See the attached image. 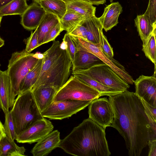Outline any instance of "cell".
<instances>
[{"label":"cell","mask_w":156,"mask_h":156,"mask_svg":"<svg viewBox=\"0 0 156 156\" xmlns=\"http://www.w3.org/2000/svg\"><path fill=\"white\" fill-rule=\"evenodd\" d=\"M92 101L73 100L53 101L41 112V114L44 117L51 119L62 120L84 109Z\"/></svg>","instance_id":"obj_8"},{"label":"cell","mask_w":156,"mask_h":156,"mask_svg":"<svg viewBox=\"0 0 156 156\" xmlns=\"http://www.w3.org/2000/svg\"><path fill=\"white\" fill-rule=\"evenodd\" d=\"M42 60L43 59H39L36 66L23 78L20 86V93L31 90L39 76Z\"/></svg>","instance_id":"obj_26"},{"label":"cell","mask_w":156,"mask_h":156,"mask_svg":"<svg viewBox=\"0 0 156 156\" xmlns=\"http://www.w3.org/2000/svg\"><path fill=\"white\" fill-rule=\"evenodd\" d=\"M34 53L24 50L13 53L9 61L6 70L15 96L20 93L21 83L26 75L36 66L39 59L33 56Z\"/></svg>","instance_id":"obj_5"},{"label":"cell","mask_w":156,"mask_h":156,"mask_svg":"<svg viewBox=\"0 0 156 156\" xmlns=\"http://www.w3.org/2000/svg\"><path fill=\"white\" fill-rule=\"evenodd\" d=\"M33 0L34 1V2H36L38 3L39 1L43 0Z\"/></svg>","instance_id":"obj_45"},{"label":"cell","mask_w":156,"mask_h":156,"mask_svg":"<svg viewBox=\"0 0 156 156\" xmlns=\"http://www.w3.org/2000/svg\"><path fill=\"white\" fill-rule=\"evenodd\" d=\"M71 37L75 42L77 50H84L92 53L111 68L128 84H133L134 80L124 67L113 58L106 55L102 50L101 46L81 38Z\"/></svg>","instance_id":"obj_9"},{"label":"cell","mask_w":156,"mask_h":156,"mask_svg":"<svg viewBox=\"0 0 156 156\" xmlns=\"http://www.w3.org/2000/svg\"><path fill=\"white\" fill-rule=\"evenodd\" d=\"M38 3L46 12L56 16L60 20L67 10L65 3L63 0H43Z\"/></svg>","instance_id":"obj_24"},{"label":"cell","mask_w":156,"mask_h":156,"mask_svg":"<svg viewBox=\"0 0 156 156\" xmlns=\"http://www.w3.org/2000/svg\"><path fill=\"white\" fill-rule=\"evenodd\" d=\"M140 99L144 106L145 112L148 117L151 120L156 122V107L152 106L143 100Z\"/></svg>","instance_id":"obj_37"},{"label":"cell","mask_w":156,"mask_h":156,"mask_svg":"<svg viewBox=\"0 0 156 156\" xmlns=\"http://www.w3.org/2000/svg\"><path fill=\"white\" fill-rule=\"evenodd\" d=\"M5 121L3 125L6 135L13 140L17 136L10 110L4 113Z\"/></svg>","instance_id":"obj_30"},{"label":"cell","mask_w":156,"mask_h":156,"mask_svg":"<svg viewBox=\"0 0 156 156\" xmlns=\"http://www.w3.org/2000/svg\"><path fill=\"white\" fill-rule=\"evenodd\" d=\"M46 12L38 3L34 2L29 5L21 15V24L27 30H35L39 26Z\"/></svg>","instance_id":"obj_13"},{"label":"cell","mask_w":156,"mask_h":156,"mask_svg":"<svg viewBox=\"0 0 156 156\" xmlns=\"http://www.w3.org/2000/svg\"><path fill=\"white\" fill-rule=\"evenodd\" d=\"M1 66V64L0 63V67Z\"/></svg>","instance_id":"obj_48"},{"label":"cell","mask_w":156,"mask_h":156,"mask_svg":"<svg viewBox=\"0 0 156 156\" xmlns=\"http://www.w3.org/2000/svg\"><path fill=\"white\" fill-rule=\"evenodd\" d=\"M53 41L51 46L43 53L40 73L31 90L40 86H50L58 91L69 79L72 63L67 49L61 48L59 41Z\"/></svg>","instance_id":"obj_3"},{"label":"cell","mask_w":156,"mask_h":156,"mask_svg":"<svg viewBox=\"0 0 156 156\" xmlns=\"http://www.w3.org/2000/svg\"><path fill=\"white\" fill-rule=\"evenodd\" d=\"M156 36L155 29L144 43H143L142 50L145 55L154 65L156 70Z\"/></svg>","instance_id":"obj_29"},{"label":"cell","mask_w":156,"mask_h":156,"mask_svg":"<svg viewBox=\"0 0 156 156\" xmlns=\"http://www.w3.org/2000/svg\"><path fill=\"white\" fill-rule=\"evenodd\" d=\"M16 97L6 70L0 69V108L4 113L12 107Z\"/></svg>","instance_id":"obj_15"},{"label":"cell","mask_w":156,"mask_h":156,"mask_svg":"<svg viewBox=\"0 0 156 156\" xmlns=\"http://www.w3.org/2000/svg\"><path fill=\"white\" fill-rule=\"evenodd\" d=\"M59 21V20L56 16L46 12L37 27L38 47L42 44L44 39L49 31Z\"/></svg>","instance_id":"obj_22"},{"label":"cell","mask_w":156,"mask_h":156,"mask_svg":"<svg viewBox=\"0 0 156 156\" xmlns=\"http://www.w3.org/2000/svg\"><path fill=\"white\" fill-rule=\"evenodd\" d=\"M152 24H156V0H149L147 8L143 14Z\"/></svg>","instance_id":"obj_31"},{"label":"cell","mask_w":156,"mask_h":156,"mask_svg":"<svg viewBox=\"0 0 156 156\" xmlns=\"http://www.w3.org/2000/svg\"><path fill=\"white\" fill-rule=\"evenodd\" d=\"M109 0L111 2H113V0Z\"/></svg>","instance_id":"obj_47"},{"label":"cell","mask_w":156,"mask_h":156,"mask_svg":"<svg viewBox=\"0 0 156 156\" xmlns=\"http://www.w3.org/2000/svg\"><path fill=\"white\" fill-rule=\"evenodd\" d=\"M75 73L84 74L104 85L123 91L127 90L130 87L129 84L105 63L96 65L88 69Z\"/></svg>","instance_id":"obj_7"},{"label":"cell","mask_w":156,"mask_h":156,"mask_svg":"<svg viewBox=\"0 0 156 156\" xmlns=\"http://www.w3.org/2000/svg\"><path fill=\"white\" fill-rule=\"evenodd\" d=\"M53 125L44 118L37 120L16 136L15 140L18 143L29 144L37 142L52 131Z\"/></svg>","instance_id":"obj_11"},{"label":"cell","mask_w":156,"mask_h":156,"mask_svg":"<svg viewBox=\"0 0 156 156\" xmlns=\"http://www.w3.org/2000/svg\"><path fill=\"white\" fill-rule=\"evenodd\" d=\"M2 17L0 16V26L1 22V20H2Z\"/></svg>","instance_id":"obj_46"},{"label":"cell","mask_w":156,"mask_h":156,"mask_svg":"<svg viewBox=\"0 0 156 156\" xmlns=\"http://www.w3.org/2000/svg\"><path fill=\"white\" fill-rule=\"evenodd\" d=\"M13 0H0V10Z\"/></svg>","instance_id":"obj_41"},{"label":"cell","mask_w":156,"mask_h":156,"mask_svg":"<svg viewBox=\"0 0 156 156\" xmlns=\"http://www.w3.org/2000/svg\"><path fill=\"white\" fill-rule=\"evenodd\" d=\"M101 47L102 50L106 55L110 58H113L114 53L113 49L103 32L101 34Z\"/></svg>","instance_id":"obj_36"},{"label":"cell","mask_w":156,"mask_h":156,"mask_svg":"<svg viewBox=\"0 0 156 156\" xmlns=\"http://www.w3.org/2000/svg\"><path fill=\"white\" fill-rule=\"evenodd\" d=\"M101 96L98 91L73 75L57 91L53 101L66 100L93 101Z\"/></svg>","instance_id":"obj_6"},{"label":"cell","mask_w":156,"mask_h":156,"mask_svg":"<svg viewBox=\"0 0 156 156\" xmlns=\"http://www.w3.org/2000/svg\"><path fill=\"white\" fill-rule=\"evenodd\" d=\"M88 113L89 118L105 129L110 126L113 122V109L110 101L106 98L92 101L89 105Z\"/></svg>","instance_id":"obj_10"},{"label":"cell","mask_w":156,"mask_h":156,"mask_svg":"<svg viewBox=\"0 0 156 156\" xmlns=\"http://www.w3.org/2000/svg\"><path fill=\"white\" fill-rule=\"evenodd\" d=\"M60 133L56 130L51 131L37 142L30 151L34 156H45L59 147L61 142Z\"/></svg>","instance_id":"obj_14"},{"label":"cell","mask_w":156,"mask_h":156,"mask_svg":"<svg viewBox=\"0 0 156 156\" xmlns=\"http://www.w3.org/2000/svg\"><path fill=\"white\" fill-rule=\"evenodd\" d=\"M67 11L78 13L86 19L95 15L96 7L85 0H63Z\"/></svg>","instance_id":"obj_20"},{"label":"cell","mask_w":156,"mask_h":156,"mask_svg":"<svg viewBox=\"0 0 156 156\" xmlns=\"http://www.w3.org/2000/svg\"><path fill=\"white\" fill-rule=\"evenodd\" d=\"M92 5H99L105 3L106 0H85Z\"/></svg>","instance_id":"obj_39"},{"label":"cell","mask_w":156,"mask_h":156,"mask_svg":"<svg viewBox=\"0 0 156 156\" xmlns=\"http://www.w3.org/2000/svg\"><path fill=\"white\" fill-rule=\"evenodd\" d=\"M122 12V7L118 2L112 3L105 8L103 14L98 19L106 31L117 24L119 16Z\"/></svg>","instance_id":"obj_17"},{"label":"cell","mask_w":156,"mask_h":156,"mask_svg":"<svg viewBox=\"0 0 156 156\" xmlns=\"http://www.w3.org/2000/svg\"><path fill=\"white\" fill-rule=\"evenodd\" d=\"M10 110L17 135L37 120L42 119L31 90L20 93Z\"/></svg>","instance_id":"obj_4"},{"label":"cell","mask_w":156,"mask_h":156,"mask_svg":"<svg viewBox=\"0 0 156 156\" xmlns=\"http://www.w3.org/2000/svg\"><path fill=\"white\" fill-rule=\"evenodd\" d=\"M114 119L110 126L124 139L128 155L139 156L149 140L156 139V122L146 113L141 99L127 90L109 96Z\"/></svg>","instance_id":"obj_1"},{"label":"cell","mask_w":156,"mask_h":156,"mask_svg":"<svg viewBox=\"0 0 156 156\" xmlns=\"http://www.w3.org/2000/svg\"><path fill=\"white\" fill-rule=\"evenodd\" d=\"M58 147L76 156H109L105 129L89 118L73 128L61 140Z\"/></svg>","instance_id":"obj_2"},{"label":"cell","mask_w":156,"mask_h":156,"mask_svg":"<svg viewBox=\"0 0 156 156\" xmlns=\"http://www.w3.org/2000/svg\"><path fill=\"white\" fill-rule=\"evenodd\" d=\"M6 136L3 125L0 120V142L2 138Z\"/></svg>","instance_id":"obj_40"},{"label":"cell","mask_w":156,"mask_h":156,"mask_svg":"<svg viewBox=\"0 0 156 156\" xmlns=\"http://www.w3.org/2000/svg\"><path fill=\"white\" fill-rule=\"evenodd\" d=\"M149 147L148 156H156V139L149 141L148 144Z\"/></svg>","instance_id":"obj_38"},{"label":"cell","mask_w":156,"mask_h":156,"mask_svg":"<svg viewBox=\"0 0 156 156\" xmlns=\"http://www.w3.org/2000/svg\"><path fill=\"white\" fill-rule=\"evenodd\" d=\"M62 42L60 44V47L61 49L63 50L67 49V46L66 42L64 40H62Z\"/></svg>","instance_id":"obj_43"},{"label":"cell","mask_w":156,"mask_h":156,"mask_svg":"<svg viewBox=\"0 0 156 156\" xmlns=\"http://www.w3.org/2000/svg\"><path fill=\"white\" fill-rule=\"evenodd\" d=\"M62 40L66 42L67 50L73 63L77 51L76 44L73 38L67 33L65 34Z\"/></svg>","instance_id":"obj_33"},{"label":"cell","mask_w":156,"mask_h":156,"mask_svg":"<svg viewBox=\"0 0 156 156\" xmlns=\"http://www.w3.org/2000/svg\"><path fill=\"white\" fill-rule=\"evenodd\" d=\"M104 63L92 53L84 50H77L72 63V73L90 68L96 65Z\"/></svg>","instance_id":"obj_16"},{"label":"cell","mask_w":156,"mask_h":156,"mask_svg":"<svg viewBox=\"0 0 156 156\" xmlns=\"http://www.w3.org/2000/svg\"><path fill=\"white\" fill-rule=\"evenodd\" d=\"M86 19L78 13L66 11L59 22L63 30H65L68 32L77 25L83 24Z\"/></svg>","instance_id":"obj_27"},{"label":"cell","mask_w":156,"mask_h":156,"mask_svg":"<svg viewBox=\"0 0 156 156\" xmlns=\"http://www.w3.org/2000/svg\"><path fill=\"white\" fill-rule=\"evenodd\" d=\"M66 33L72 37L87 40V29L83 24H80L77 25Z\"/></svg>","instance_id":"obj_34"},{"label":"cell","mask_w":156,"mask_h":156,"mask_svg":"<svg viewBox=\"0 0 156 156\" xmlns=\"http://www.w3.org/2000/svg\"><path fill=\"white\" fill-rule=\"evenodd\" d=\"M26 149L19 147L6 135L0 142V156H25Z\"/></svg>","instance_id":"obj_23"},{"label":"cell","mask_w":156,"mask_h":156,"mask_svg":"<svg viewBox=\"0 0 156 156\" xmlns=\"http://www.w3.org/2000/svg\"><path fill=\"white\" fill-rule=\"evenodd\" d=\"M87 29V40L100 46L101 44L103 27L95 15L86 19L83 24Z\"/></svg>","instance_id":"obj_19"},{"label":"cell","mask_w":156,"mask_h":156,"mask_svg":"<svg viewBox=\"0 0 156 156\" xmlns=\"http://www.w3.org/2000/svg\"><path fill=\"white\" fill-rule=\"evenodd\" d=\"M37 27L33 32L32 31L30 36L26 41L25 51L28 53H30L34 49L38 47Z\"/></svg>","instance_id":"obj_32"},{"label":"cell","mask_w":156,"mask_h":156,"mask_svg":"<svg viewBox=\"0 0 156 156\" xmlns=\"http://www.w3.org/2000/svg\"><path fill=\"white\" fill-rule=\"evenodd\" d=\"M72 74L79 80L98 91L101 96H112L122 92L120 90L109 87L100 83L84 74L72 73Z\"/></svg>","instance_id":"obj_21"},{"label":"cell","mask_w":156,"mask_h":156,"mask_svg":"<svg viewBox=\"0 0 156 156\" xmlns=\"http://www.w3.org/2000/svg\"><path fill=\"white\" fill-rule=\"evenodd\" d=\"M4 44V41L0 37V48L3 46Z\"/></svg>","instance_id":"obj_44"},{"label":"cell","mask_w":156,"mask_h":156,"mask_svg":"<svg viewBox=\"0 0 156 156\" xmlns=\"http://www.w3.org/2000/svg\"><path fill=\"white\" fill-rule=\"evenodd\" d=\"M134 22L139 35L144 43L156 29V24H151L143 14L138 15L134 19Z\"/></svg>","instance_id":"obj_25"},{"label":"cell","mask_w":156,"mask_h":156,"mask_svg":"<svg viewBox=\"0 0 156 156\" xmlns=\"http://www.w3.org/2000/svg\"><path fill=\"white\" fill-rule=\"evenodd\" d=\"M63 30L61 28L59 22L55 26L52 27L45 36L42 44L55 40Z\"/></svg>","instance_id":"obj_35"},{"label":"cell","mask_w":156,"mask_h":156,"mask_svg":"<svg viewBox=\"0 0 156 156\" xmlns=\"http://www.w3.org/2000/svg\"><path fill=\"white\" fill-rule=\"evenodd\" d=\"M33 56L37 59H39L43 58L44 55L43 53H41L40 52H37L35 54H34Z\"/></svg>","instance_id":"obj_42"},{"label":"cell","mask_w":156,"mask_h":156,"mask_svg":"<svg viewBox=\"0 0 156 156\" xmlns=\"http://www.w3.org/2000/svg\"><path fill=\"white\" fill-rule=\"evenodd\" d=\"M41 113L53 101L57 91L50 86H40L31 90Z\"/></svg>","instance_id":"obj_18"},{"label":"cell","mask_w":156,"mask_h":156,"mask_svg":"<svg viewBox=\"0 0 156 156\" xmlns=\"http://www.w3.org/2000/svg\"><path fill=\"white\" fill-rule=\"evenodd\" d=\"M28 6L26 0H13L0 10V16L13 15L21 16Z\"/></svg>","instance_id":"obj_28"},{"label":"cell","mask_w":156,"mask_h":156,"mask_svg":"<svg viewBox=\"0 0 156 156\" xmlns=\"http://www.w3.org/2000/svg\"><path fill=\"white\" fill-rule=\"evenodd\" d=\"M134 83L135 94L150 105L156 107V70L151 76H140Z\"/></svg>","instance_id":"obj_12"}]
</instances>
